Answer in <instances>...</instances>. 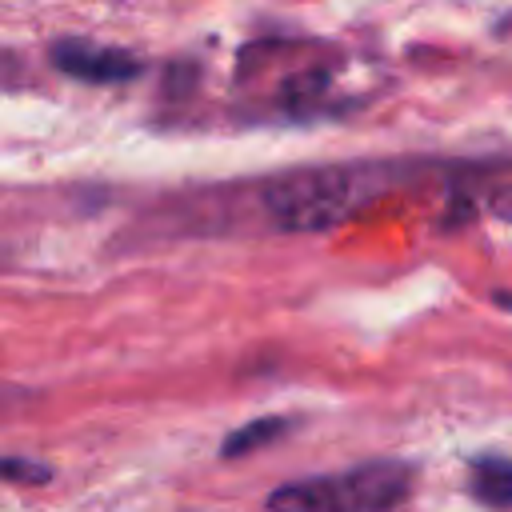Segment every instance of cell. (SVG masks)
Listing matches in <instances>:
<instances>
[{
	"instance_id": "obj_1",
	"label": "cell",
	"mask_w": 512,
	"mask_h": 512,
	"mask_svg": "<svg viewBox=\"0 0 512 512\" xmlns=\"http://www.w3.org/2000/svg\"><path fill=\"white\" fill-rule=\"evenodd\" d=\"M384 184H388V168L380 164L304 168L264 188V212L284 232H320L360 212L368 200L384 192Z\"/></svg>"
},
{
	"instance_id": "obj_2",
	"label": "cell",
	"mask_w": 512,
	"mask_h": 512,
	"mask_svg": "<svg viewBox=\"0 0 512 512\" xmlns=\"http://www.w3.org/2000/svg\"><path fill=\"white\" fill-rule=\"evenodd\" d=\"M412 492V468L372 460L336 476H308L272 488L268 512H392Z\"/></svg>"
},
{
	"instance_id": "obj_3",
	"label": "cell",
	"mask_w": 512,
	"mask_h": 512,
	"mask_svg": "<svg viewBox=\"0 0 512 512\" xmlns=\"http://www.w3.org/2000/svg\"><path fill=\"white\" fill-rule=\"evenodd\" d=\"M52 64L64 76H76L84 84H124L132 76H140V56L124 52V48H108V44H92L80 36L56 40L52 44Z\"/></svg>"
},
{
	"instance_id": "obj_4",
	"label": "cell",
	"mask_w": 512,
	"mask_h": 512,
	"mask_svg": "<svg viewBox=\"0 0 512 512\" xmlns=\"http://www.w3.org/2000/svg\"><path fill=\"white\" fill-rule=\"evenodd\" d=\"M468 492L496 512H512V460L508 456H476L468 468Z\"/></svg>"
},
{
	"instance_id": "obj_5",
	"label": "cell",
	"mask_w": 512,
	"mask_h": 512,
	"mask_svg": "<svg viewBox=\"0 0 512 512\" xmlns=\"http://www.w3.org/2000/svg\"><path fill=\"white\" fill-rule=\"evenodd\" d=\"M288 428H292L288 416H260V420H248V424H240V428L220 444V456L236 460V456H244V452H252V448H264V444L280 440Z\"/></svg>"
},
{
	"instance_id": "obj_6",
	"label": "cell",
	"mask_w": 512,
	"mask_h": 512,
	"mask_svg": "<svg viewBox=\"0 0 512 512\" xmlns=\"http://www.w3.org/2000/svg\"><path fill=\"white\" fill-rule=\"evenodd\" d=\"M0 480H16V484H44L48 468L36 460H20V456H0Z\"/></svg>"
},
{
	"instance_id": "obj_7",
	"label": "cell",
	"mask_w": 512,
	"mask_h": 512,
	"mask_svg": "<svg viewBox=\"0 0 512 512\" xmlns=\"http://www.w3.org/2000/svg\"><path fill=\"white\" fill-rule=\"evenodd\" d=\"M488 212H492L496 220L512 224V184H504V188H496V192L488 196Z\"/></svg>"
}]
</instances>
